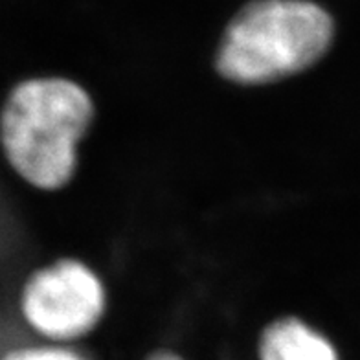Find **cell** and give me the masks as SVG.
<instances>
[{"mask_svg":"<svg viewBox=\"0 0 360 360\" xmlns=\"http://www.w3.org/2000/svg\"><path fill=\"white\" fill-rule=\"evenodd\" d=\"M147 360H182V359H180L179 355H175V353H169V351H157V353H153Z\"/></svg>","mask_w":360,"mask_h":360,"instance_id":"cell-6","label":"cell"},{"mask_svg":"<svg viewBox=\"0 0 360 360\" xmlns=\"http://www.w3.org/2000/svg\"><path fill=\"white\" fill-rule=\"evenodd\" d=\"M261 360H338L331 342L296 318L270 323L259 344Z\"/></svg>","mask_w":360,"mask_h":360,"instance_id":"cell-4","label":"cell"},{"mask_svg":"<svg viewBox=\"0 0 360 360\" xmlns=\"http://www.w3.org/2000/svg\"><path fill=\"white\" fill-rule=\"evenodd\" d=\"M103 305L100 280L89 266L72 259L35 272L22 292L24 318L52 340L85 335L98 323Z\"/></svg>","mask_w":360,"mask_h":360,"instance_id":"cell-3","label":"cell"},{"mask_svg":"<svg viewBox=\"0 0 360 360\" xmlns=\"http://www.w3.org/2000/svg\"><path fill=\"white\" fill-rule=\"evenodd\" d=\"M331 15L307 0H256L228 24L217 70L233 83L263 85L300 74L331 46Z\"/></svg>","mask_w":360,"mask_h":360,"instance_id":"cell-2","label":"cell"},{"mask_svg":"<svg viewBox=\"0 0 360 360\" xmlns=\"http://www.w3.org/2000/svg\"><path fill=\"white\" fill-rule=\"evenodd\" d=\"M4 360H83L77 353L65 347H22L4 356Z\"/></svg>","mask_w":360,"mask_h":360,"instance_id":"cell-5","label":"cell"},{"mask_svg":"<svg viewBox=\"0 0 360 360\" xmlns=\"http://www.w3.org/2000/svg\"><path fill=\"white\" fill-rule=\"evenodd\" d=\"M92 116L89 94L72 81L48 77L15 86L0 114V142L11 167L41 190L67 184Z\"/></svg>","mask_w":360,"mask_h":360,"instance_id":"cell-1","label":"cell"}]
</instances>
